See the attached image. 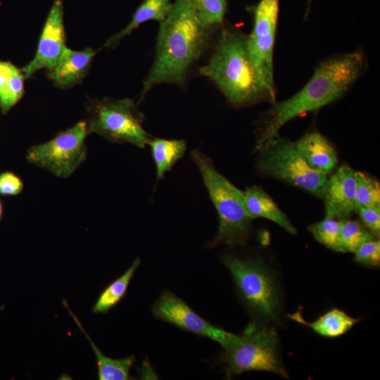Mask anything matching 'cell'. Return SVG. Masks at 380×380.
<instances>
[{
    "instance_id": "cell-18",
    "label": "cell",
    "mask_w": 380,
    "mask_h": 380,
    "mask_svg": "<svg viewBox=\"0 0 380 380\" xmlns=\"http://www.w3.org/2000/svg\"><path fill=\"white\" fill-rule=\"evenodd\" d=\"M172 6L170 0H144L137 8L127 26L110 37L106 42L104 47L116 46L122 39L146 21L163 22L170 13Z\"/></svg>"
},
{
    "instance_id": "cell-25",
    "label": "cell",
    "mask_w": 380,
    "mask_h": 380,
    "mask_svg": "<svg viewBox=\"0 0 380 380\" xmlns=\"http://www.w3.org/2000/svg\"><path fill=\"white\" fill-rule=\"evenodd\" d=\"M340 228L341 221L330 217H325L308 227L309 231L316 240L336 252H339Z\"/></svg>"
},
{
    "instance_id": "cell-15",
    "label": "cell",
    "mask_w": 380,
    "mask_h": 380,
    "mask_svg": "<svg viewBox=\"0 0 380 380\" xmlns=\"http://www.w3.org/2000/svg\"><path fill=\"white\" fill-rule=\"evenodd\" d=\"M306 163L312 169L324 174L332 172L338 163L333 145L322 134L312 131L295 142Z\"/></svg>"
},
{
    "instance_id": "cell-1",
    "label": "cell",
    "mask_w": 380,
    "mask_h": 380,
    "mask_svg": "<svg viewBox=\"0 0 380 380\" xmlns=\"http://www.w3.org/2000/svg\"><path fill=\"white\" fill-rule=\"evenodd\" d=\"M213 30L201 21L190 0H175L160 23L154 61L143 82L140 101L158 84L183 87L190 68L208 47Z\"/></svg>"
},
{
    "instance_id": "cell-12",
    "label": "cell",
    "mask_w": 380,
    "mask_h": 380,
    "mask_svg": "<svg viewBox=\"0 0 380 380\" xmlns=\"http://www.w3.org/2000/svg\"><path fill=\"white\" fill-rule=\"evenodd\" d=\"M65 48L63 2L54 0L43 27L36 54L22 70L24 76L30 77L41 69L51 72Z\"/></svg>"
},
{
    "instance_id": "cell-10",
    "label": "cell",
    "mask_w": 380,
    "mask_h": 380,
    "mask_svg": "<svg viewBox=\"0 0 380 380\" xmlns=\"http://www.w3.org/2000/svg\"><path fill=\"white\" fill-rule=\"evenodd\" d=\"M279 0H260L254 12L253 27L246 36L248 57L260 78L276 94L273 54Z\"/></svg>"
},
{
    "instance_id": "cell-23",
    "label": "cell",
    "mask_w": 380,
    "mask_h": 380,
    "mask_svg": "<svg viewBox=\"0 0 380 380\" xmlns=\"http://www.w3.org/2000/svg\"><path fill=\"white\" fill-rule=\"evenodd\" d=\"M355 201L360 207L380 208L379 182L369 175L355 171Z\"/></svg>"
},
{
    "instance_id": "cell-22",
    "label": "cell",
    "mask_w": 380,
    "mask_h": 380,
    "mask_svg": "<svg viewBox=\"0 0 380 380\" xmlns=\"http://www.w3.org/2000/svg\"><path fill=\"white\" fill-rule=\"evenodd\" d=\"M340 221L339 252L354 253L362 243L374 239V235L360 222L348 218Z\"/></svg>"
},
{
    "instance_id": "cell-31",
    "label": "cell",
    "mask_w": 380,
    "mask_h": 380,
    "mask_svg": "<svg viewBox=\"0 0 380 380\" xmlns=\"http://www.w3.org/2000/svg\"><path fill=\"white\" fill-rule=\"evenodd\" d=\"M3 210H4L3 203H2V201H1V200L0 198V220H1V219L2 217V215H3Z\"/></svg>"
},
{
    "instance_id": "cell-21",
    "label": "cell",
    "mask_w": 380,
    "mask_h": 380,
    "mask_svg": "<svg viewBox=\"0 0 380 380\" xmlns=\"http://www.w3.org/2000/svg\"><path fill=\"white\" fill-rule=\"evenodd\" d=\"M140 264V258H136L129 267L120 277L113 281L102 291L92 308V312L94 314L107 313L118 304L127 293L130 281Z\"/></svg>"
},
{
    "instance_id": "cell-14",
    "label": "cell",
    "mask_w": 380,
    "mask_h": 380,
    "mask_svg": "<svg viewBox=\"0 0 380 380\" xmlns=\"http://www.w3.org/2000/svg\"><path fill=\"white\" fill-rule=\"evenodd\" d=\"M95 54L96 51L89 47L82 51L66 47L49 76L58 87L71 88L87 75Z\"/></svg>"
},
{
    "instance_id": "cell-8",
    "label": "cell",
    "mask_w": 380,
    "mask_h": 380,
    "mask_svg": "<svg viewBox=\"0 0 380 380\" xmlns=\"http://www.w3.org/2000/svg\"><path fill=\"white\" fill-rule=\"evenodd\" d=\"M222 262L231 272L237 290L248 308L260 319H276L280 306L274 277L259 259L225 255Z\"/></svg>"
},
{
    "instance_id": "cell-28",
    "label": "cell",
    "mask_w": 380,
    "mask_h": 380,
    "mask_svg": "<svg viewBox=\"0 0 380 380\" xmlns=\"http://www.w3.org/2000/svg\"><path fill=\"white\" fill-rule=\"evenodd\" d=\"M363 225L376 237L380 235V208L360 207L357 209Z\"/></svg>"
},
{
    "instance_id": "cell-5",
    "label": "cell",
    "mask_w": 380,
    "mask_h": 380,
    "mask_svg": "<svg viewBox=\"0 0 380 380\" xmlns=\"http://www.w3.org/2000/svg\"><path fill=\"white\" fill-rule=\"evenodd\" d=\"M258 172L300 188L322 198L327 175L310 167L295 142L279 134L255 147Z\"/></svg>"
},
{
    "instance_id": "cell-4",
    "label": "cell",
    "mask_w": 380,
    "mask_h": 380,
    "mask_svg": "<svg viewBox=\"0 0 380 380\" xmlns=\"http://www.w3.org/2000/svg\"><path fill=\"white\" fill-rule=\"evenodd\" d=\"M210 198L219 215L218 232L209 247L244 244L250 236L253 218L248 213L243 192L215 167L211 160L198 150L191 153Z\"/></svg>"
},
{
    "instance_id": "cell-30",
    "label": "cell",
    "mask_w": 380,
    "mask_h": 380,
    "mask_svg": "<svg viewBox=\"0 0 380 380\" xmlns=\"http://www.w3.org/2000/svg\"><path fill=\"white\" fill-rule=\"evenodd\" d=\"M15 68L9 62L0 61V89L9 80Z\"/></svg>"
},
{
    "instance_id": "cell-9",
    "label": "cell",
    "mask_w": 380,
    "mask_h": 380,
    "mask_svg": "<svg viewBox=\"0 0 380 380\" xmlns=\"http://www.w3.org/2000/svg\"><path fill=\"white\" fill-rule=\"evenodd\" d=\"M88 134L87 122L79 121L51 139L30 146L26 160L58 177L68 178L87 158L85 140Z\"/></svg>"
},
{
    "instance_id": "cell-16",
    "label": "cell",
    "mask_w": 380,
    "mask_h": 380,
    "mask_svg": "<svg viewBox=\"0 0 380 380\" xmlns=\"http://www.w3.org/2000/svg\"><path fill=\"white\" fill-rule=\"evenodd\" d=\"M243 196L246 210L253 219L266 218L275 222L291 234H296V228L261 187L255 185L248 187L243 191Z\"/></svg>"
},
{
    "instance_id": "cell-3",
    "label": "cell",
    "mask_w": 380,
    "mask_h": 380,
    "mask_svg": "<svg viewBox=\"0 0 380 380\" xmlns=\"http://www.w3.org/2000/svg\"><path fill=\"white\" fill-rule=\"evenodd\" d=\"M198 73L210 80L234 108L275 103L276 94L265 85L248 57L246 36L235 29L222 27L213 54Z\"/></svg>"
},
{
    "instance_id": "cell-13",
    "label": "cell",
    "mask_w": 380,
    "mask_h": 380,
    "mask_svg": "<svg viewBox=\"0 0 380 380\" xmlns=\"http://www.w3.org/2000/svg\"><path fill=\"white\" fill-rule=\"evenodd\" d=\"M355 186V171L347 165L340 166L327 180L322 198L325 217L343 220L357 213Z\"/></svg>"
},
{
    "instance_id": "cell-29",
    "label": "cell",
    "mask_w": 380,
    "mask_h": 380,
    "mask_svg": "<svg viewBox=\"0 0 380 380\" xmlns=\"http://www.w3.org/2000/svg\"><path fill=\"white\" fill-rule=\"evenodd\" d=\"M23 186L21 178L15 173L10 171L0 173L1 195L16 196L22 192Z\"/></svg>"
},
{
    "instance_id": "cell-17",
    "label": "cell",
    "mask_w": 380,
    "mask_h": 380,
    "mask_svg": "<svg viewBox=\"0 0 380 380\" xmlns=\"http://www.w3.org/2000/svg\"><path fill=\"white\" fill-rule=\"evenodd\" d=\"M63 303L67 308L69 314L72 316L75 322L90 343L96 357L98 379L99 380L133 379L134 377L130 374V369L135 362L134 355H132L122 359H113L106 356L91 339L90 336L84 329L78 318L68 308L66 301L63 300Z\"/></svg>"
},
{
    "instance_id": "cell-6",
    "label": "cell",
    "mask_w": 380,
    "mask_h": 380,
    "mask_svg": "<svg viewBox=\"0 0 380 380\" xmlns=\"http://www.w3.org/2000/svg\"><path fill=\"white\" fill-rule=\"evenodd\" d=\"M223 348L228 377L253 370L288 377L279 357L278 336L272 328L250 323L241 335L234 334Z\"/></svg>"
},
{
    "instance_id": "cell-27",
    "label": "cell",
    "mask_w": 380,
    "mask_h": 380,
    "mask_svg": "<svg viewBox=\"0 0 380 380\" xmlns=\"http://www.w3.org/2000/svg\"><path fill=\"white\" fill-rule=\"evenodd\" d=\"M355 260L369 267L380 265V241L374 239L366 241L356 250Z\"/></svg>"
},
{
    "instance_id": "cell-11",
    "label": "cell",
    "mask_w": 380,
    "mask_h": 380,
    "mask_svg": "<svg viewBox=\"0 0 380 380\" xmlns=\"http://www.w3.org/2000/svg\"><path fill=\"white\" fill-rule=\"evenodd\" d=\"M151 310L156 318L184 331L210 338L222 347L234 335L202 318L184 300L167 290L160 294Z\"/></svg>"
},
{
    "instance_id": "cell-2",
    "label": "cell",
    "mask_w": 380,
    "mask_h": 380,
    "mask_svg": "<svg viewBox=\"0 0 380 380\" xmlns=\"http://www.w3.org/2000/svg\"><path fill=\"white\" fill-rule=\"evenodd\" d=\"M366 61L363 51L357 49L322 62L300 91L283 101L273 103L255 147L278 135L280 129L291 120L341 98L360 78Z\"/></svg>"
},
{
    "instance_id": "cell-19",
    "label": "cell",
    "mask_w": 380,
    "mask_h": 380,
    "mask_svg": "<svg viewBox=\"0 0 380 380\" xmlns=\"http://www.w3.org/2000/svg\"><path fill=\"white\" fill-rule=\"evenodd\" d=\"M289 317L309 327L317 334L329 338H336L344 334L359 322V319L351 317L338 308L331 309L312 322L305 320L298 311Z\"/></svg>"
},
{
    "instance_id": "cell-26",
    "label": "cell",
    "mask_w": 380,
    "mask_h": 380,
    "mask_svg": "<svg viewBox=\"0 0 380 380\" xmlns=\"http://www.w3.org/2000/svg\"><path fill=\"white\" fill-rule=\"evenodd\" d=\"M25 76L16 67L11 77L0 89V108L3 114L6 113L24 94Z\"/></svg>"
},
{
    "instance_id": "cell-7",
    "label": "cell",
    "mask_w": 380,
    "mask_h": 380,
    "mask_svg": "<svg viewBox=\"0 0 380 380\" xmlns=\"http://www.w3.org/2000/svg\"><path fill=\"white\" fill-rule=\"evenodd\" d=\"M89 134L96 133L118 144L129 143L144 148L151 139L143 127L144 115L134 101L128 98H104L87 105Z\"/></svg>"
},
{
    "instance_id": "cell-20",
    "label": "cell",
    "mask_w": 380,
    "mask_h": 380,
    "mask_svg": "<svg viewBox=\"0 0 380 380\" xmlns=\"http://www.w3.org/2000/svg\"><path fill=\"white\" fill-rule=\"evenodd\" d=\"M156 167L158 179L163 178L166 172L184 156L186 149V141L182 139H151L148 144Z\"/></svg>"
},
{
    "instance_id": "cell-24",
    "label": "cell",
    "mask_w": 380,
    "mask_h": 380,
    "mask_svg": "<svg viewBox=\"0 0 380 380\" xmlns=\"http://www.w3.org/2000/svg\"><path fill=\"white\" fill-rule=\"evenodd\" d=\"M201 21L215 28L222 23L227 8V0H190Z\"/></svg>"
}]
</instances>
